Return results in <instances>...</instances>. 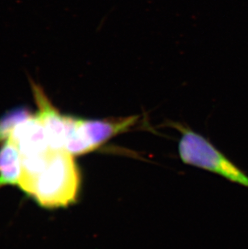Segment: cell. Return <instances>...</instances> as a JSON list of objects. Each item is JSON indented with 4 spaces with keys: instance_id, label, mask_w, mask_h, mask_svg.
<instances>
[{
    "instance_id": "obj_2",
    "label": "cell",
    "mask_w": 248,
    "mask_h": 249,
    "mask_svg": "<svg viewBox=\"0 0 248 249\" xmlns=\"http://www.w3.org/2000/svg\"><path fill=\"white\" fill-rule=\"evenodd\" d=\"M138 116L117 120H85L66 115L64 149L72 155H82L96 150L117 135L136 124Z\"/></svg>"
},
{
    "instance_id": "obj_3",
    "label": "cell",
    "mask_w": 248,
    "mask_h": 249,
    "mask_svg": "<svg viewBox=\"0 0 248 249\" xmlns=\"http://www.w3.org/2000/svg\"><path fill=\"white\" fill-rule=\"evenodd\" d=\"M181 132L178 150L183 162L218 174L248 188V175L226 158L210 141L192 130L175 124Z\"/></svg>"
},
{
    "instance_id": "obj_6",
    "label": "cell",
    "mask_w": 248,
    "mask_h": 249,
    "mask_svg": "<svg viewBox=\"0 0 248 249\" xmlns=\"http://www.w3.org/2000/svg\"><path fill=\"white\" fill-rule=\"evenodd\" d=\"M21 156L10 141L0 149V187L18 186L21 176Z\"/></svg>"
},
{
    "instance_id": "obj_1",
    "label": "cell",
    "mask_w": 248,
    "mask_h": 249,
    "mask_svg": "<svg viewBox=\"0 0 248 249\" xmlns=\"http://www.w3.org/2000/svg\"><path fill=\"white\" fill-rule=\"evenodd\" d=\"M18 186L45 208L66 207L77 201L81 175L74 156L65 149L49 148L21 157Z\"/></svg>"
},
{
    "instance_id": "obj_5",
    "label": "cell",
    "mask_w": 248,
    "mask_h": 249,
    "mask_svg": "<svg viewBox=\"0 0 248 249\" xmlns=\"http://www.w3.org/2000/svg\"><path fill=\"white\" fill-rule=\"evenodd\" d=\"M31 85L38 107L36 115L45 127L50 148L64 149L66 115H62L53 105L41 87L33 82Z\"/></svg>"
},
{
    "instance_id": "obj_4",
    "label": "cell",
    "mask_w": 248,
    "mask_h": 249,
    "mask_svg": "<svg viewBox=\"0 0 248 249\" xmlns=\"http://www.w3.org/2000/svg\"><path fill=\"white\" fill-rule=\"evenodd\" d=\"M8 141L14 143L21 157L39 154L50 148L45 127L36 114L29 113L18 123Z\"/></svg>"
},
{
    "instance_id": "obj_7",
    "label": "cell",
    "mask_w": 248,
    "mask_h": 249,
    "mask_svg": "<svg viewBox=\"0 0 248 249\" xmlns=\"http://www.w3.org/2000/svg\"><path fill=\"white\" fill-rule=\"evenodd\" d=\"M29 111L24 109H17L5 115L0 119V142L8 141L12 131L24 118L29 114Z\"/></svg>"
}]
</instances>
